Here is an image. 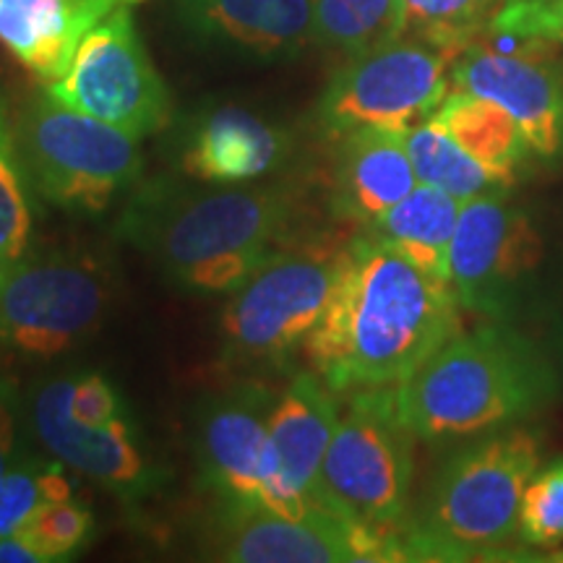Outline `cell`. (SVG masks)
<instances>
[{
    "label": "cell",
    "instance_id": "20",
    "mask_svg": "<svg viewBox=\"0 0 563 563\" xmlns=\"http://www.w3.org/2000/svg\"><path fill=\"white\" fill-rule=\"evenodd\" d=\"M141 0H0V45L42 84L66 76L81 40L121 5Z\"/></svg>",
    "mask_w": 563,
    "mask_h": 563
},
{
    "label": "cell",
    "instance_id": "10",
    "mask_svg": "<svg viewBox=\"0 0 563 563\" xmlns=\"http://www.w3.org/2000/svg\"><path fill=\"white\" fill-rule=\"evenodd\" d=\"M543 264L532 214L506 191L462 203L449 251V282L464 311L514 323L525 313Z\"/></svg>",
    "mask_w": 563,
    "mask_h": 563
},
{
    "label": "cell",
    "instance_id": "30",
    "mask_svg": "<svg viewBox=\"0 0 563 563\" xmlns=\"http://www.w3.org/2000/svg\"><path fill=\"white\" fill-rule=\"evenodd\" d=\"M563 45V0H504L485 37Z\"/></svg>",
    "mask_w": 563,
    "mask_h": 563
},
{
    "label": "cell",
    "instance_id": "9",
    "mask_svg": "<svg viewBox=\"0 0 563 563\" xmlns=\"http://www.w3.org/2000/svg\"><path fill=\"white\" fill-rule=\"evenodd\" d=\"M454 60L452 53L410 34L347 58L323 89L316 123L329 139L368 125L410 131L446 100Z\"/></svg>",
    "mask_w": 563,
    "mask_h": 563
},
{
    "label": "cell",
    "instance_id": "27",
    "mask_svg": "<svg viewBox=\"0 0 563 563\" xmlns=\"http://www.w3.org/2000/svg\"><path fill=\"white\" fill-rule=\"evenodd\" d=\"M66 464L21 454L0 475V538L19 532L40 506L74 498V485L66 475Z\"/></svg>",
    "mask_w": 563,
    "mask_h": 563
},
{
    "label": "cell",
    "instance_id": "31",
    "mask_svg": "<svg viewBox=\"0 0 563 563\" xmlns=\"http://www.w3.org/2000/svg\"><path fill=\"white\" fill-rule=\"evenodd\" d=\"M68 407L74 420H79L81 426L89 428L108 426L118 415L125 412L115 386L102 373H79V376H70Z\"/></svg>",
    "mask_w": 563,
    "mask_h": 563
},
{
    "label": "cell",
    "instance_id": "3",
    "mask_svg": "<svg viewBox=\"0 0 563 563\" xmlns=\"http://www.w3.org/2000/svg\"><path fill=\"white\" fill-rule=\"evenodd\" d=\"M548 352L509 321L456 332L397 386L415 439L449 443L522 426L559 397Z\"/></svg>",
    "mask_w": 563,
    "mask_h": 563
},
{
    "label": "cell",
    "instance_id": "1",
    "mask_svg": "<svg viewBox=\"0 0 563 563\" xmlns=\"http://www.w3.org/2000/svg\"><path fill=\"white\" fill-rule=\"evenodd\" d=\"M460 329L452 282L431 277L361 232L342 249L334 290L308 336L306 357L336 394L399 386Z\"/></svg>",
    "mask_w": 563,
    "mask_h": 563
},
{
    "label": "cell",
    "instance_id": "4",
    "mask_svg": "<svg viewBox=\"0 0 563 563\" xmlns=\"http://www.w3.org/2000/svg\"><path fill=\"white\" fill-rule=\"evenodd\" d=\"M540 464L543 439L525 422L454 449L399 534L405 561L506 559L519 543L522 498Z\"/></svg>",
    "mask_w": 563,
    "mask_h": 563
},
{
    "label": "cell",
    "instance_id": "21",
    "mask_svg": "<svg viewBox=\"0 0 563 563\" xmlns=\"http://www.w3.org/2000/svg\"><path fill=\"white\" fill-rule=\"evenodd\" d=\"M462 201L441 188L418 183L397 207L368 224L365 232L391 245L431 277L449 282V251Z\"/></svg>",
    "mask_w": 563,
    "mask_h": 563
},
{
    "label": "cell",
    "instance_id": "15",
    "mask_svg": "<svg viewBox=\"0 0 563 563\" xmlns=\"http://www.w3.org/2000/svg\"><path fill=\"white\" fill-rule=\"evenodd\" d=\"M274 397L258 384H241L209 399L196 426V460L203 488L224 506H262L274 473L269 412Z\"/></svg>",
    "mask_w": 563,
    "mask_h": 563
},
{
    "label": "cell",
    "instance_id": "34",
    "mask_svg": "<svg viewBox=\"0 0 563 563\" xmlns=\"http://www.w3.org/2000/svg\"><path fill=\"white\" fill-rule=\"evenodd\" d=\"M559 347H561V357H563V329H561V336H559Z\"/></svg>",
    "mask_w": 563,
    "mask_h": 563
},
{
    "label": "cell",
    "instance_id": "23",
    "mask_svg": "<svg viewBox=\"0 0 563 563\" xmlns=\"http://www.w3.org/2000/svg\"><path fill=\"white\" fill-rule=\"evenodd\" d=\"M405 139L418 183L441 188L462 203L509 188V183H504L496 173L483 167L475 157H470L433 118L412 125L405 133Z\"/></svg>",
    "mask_w": 563,
    "mask_h": 563
},
{
    "label": "cell",
    "instance_id": "29",
    "mask_svg": "<svg viewBox=\"0 0 563 563\" xmlns=\"http://www.w3.org/2000/svg\"><path fill=\"white\" fill-rule=\"evenodd\" d=\"M519 543L555 551L563 543V456L540 464L522 498Z\"/></svg>",
    "mask_w": 563,
    "mask_h": 563
},
{
    "label": "cell",
    "instance_id": "26",
    "mask_svg": "<svg viewBox=\"0 0 563 563\" xmlns=\"http://www.w3.org/2000/svg\"><path fill=\"white\" fill-rule=\"evenodd\" d=\"M405 34L426 40L454 58L485 37L504 0H402Z\"/></svg>",
    "mask_w": 563,
    "mask_h": 563
},
{
    "label": "cell",
    "instance_id": "25",
    "mask_svg": "<svg viewBox=\"0 0 563 563\" xmlns=\"http://www.w3.org/2000/svg\"><path fill=\"white\" fill-rule=\"evenodd\" d=\"M32 183L19 152L16 118L0 91V269L16 262L32 243Z\"/></svg>",
    "mask_w": 563,
    "mask_h": 563
},
{
    "label": "cell",
    "instance_id": "33",
    "mask_svg": "<svg viewBox=\"0 0 563 563\" xmlns=\"http://www.w3.org/2000/svg\"><path fill=\"white\" fill-rule=\"evenodd\" d=\"M0 563H45L37 548L21 532L0 538Z\"/></svg>",
    "mask_w": 563,
    "mask_h": 563
},
{
    "label": "cell",
    "instance_id": "12",
    "mask_svg": "<svg viewBox=\"0 0 563 563\" xmlns=\"http://www.w3.org/2000/svg\"><path fill=\"white\" fill-rule=\"evenodd\" d=\"M70 376H51L30 399V420L42 446L74 473L87 475L123 501L159 490L162 473L139 439L129 412L102 428L81 426L68 407Z\"/></svg>",
    "mask_w": 563,
    "mask_h": 563
},
{
    "label": "cell",
    "instance_id": "17",
    "mask_svg": "<svg viewBox=\"0 0 563 563\" xmlns=\"http://www.w3.org/2000/svg\"><path fill=\"white\" fill-rule=\"evenodd\" d=\"M186 32L256 60L295 58L316 42L313 0H170Z\"/></svg>",
    "mask_w": 563,
    "mask_h": 563
},
{
    "label": "cell",
    "instance_id": "16",
    "mask_svg": "<svg viewBox=\"0 0 563 563\" xmlns=\"http://www.w3.org/2000/svg\"><path fill=\"white\" fill-rule=\"evenodd\" d=\"M336 391L316 373H298L274 399L269 412V443L274 475L264 490L262 509L300 519L319 504L323 456L340 422Z\"/></svg>",
    "mask_w": 563,
    "mask_h": 563
},
{
    "label": "cell",
    "instance_id": "19",
    "mask_svg": "<svg viewBox=\"0 0 563 563\" xmlns=\"http://www.w3.org/2000/svg\"><path fill=\"white\" fill-rule=\"evenodd\" d=\"M405 133L368 125L336 139L329 196L336 220L368 228L418 186Z\"/></svg>",
    "mask_w": 563,
    "mask_h": 563
},
{
    "label": "cell",
    "instance_id": "6",
    "mask_svg": "<svg viewBox=\"0 0 563 563\" xmlns=\"http://www.w3.org/2000/svg\"><path fill=\"white\" fill-rule=\"evenodd\" d=\"M19 152L40 199L97 214L141 180L136 139L55 102L45 89L16 115Z\"/></svg>",
    "mask_w": 563,
    "mask_h": 563
},
{
    "label": "cell",
    "instance_id": "24",
    "mask_svg": "<svg viewBox=\"0 0 563 563\" xmlns=\"http://www.w3.org/2000/svg\"><path fill=\"white\" fill-rule=\"evenodd\" d=\"M316 42L329 51L363 55L405 34L402 0H313Z\"/></svg>",
    "mask_w": 563,
    "mask_h": 563
},
{
    "label": "cell",
    "instance_id": "28",
    "mask_svg": "<svg viewBox=\"0 0 563 563\" xmlns=\"http://www.w3.org/2000/svg\"><path fill=\"white\" fill-rule=\"evenodd\" d=\"M19 532L37 548L45 563L66 561L91 540L95 517H91L87 506L76 504L74 498H66V501L40 506Z\"/></svg>",
    "mask_w": 563,
    "mask_h": 563
},
{
    "label": "cell",
    "instance_id": "32",
    "mask_svg": "<svg viewBox=\"0 0 563 563\" xmlns=\"http://www.w3.org/2000/svg\"><path fill=\"white\" fill-rule=\"evenodd\" d=\"M21 402L19 384L0 376V475L21 456Z\"/></svg>",
    "mask_w": 563,
    "mask_h": 563
},
{
    "label": "cell",
    "instance_id": "5",
    "mask_svg": "<svg viewBox=\"0 0 563 563\" xmlns=\"http://www.w3.org/2000/svg\"><path fill=\"white\" fill-rule=\"evenodd\" d=\"M412 443L397 386L352 391L323 456L319 504L399 545L410 519Z\"/></svg>",
    "mask_w": 563,
    "mask_h": 563
},
{
    "label": "cell",
    "instance_id": "13",
    "mask_svg": "<svg viewBox=\"0 0 563 563\" xmlns=\"http://www.w3.org/2000/svg\"><path fill=\"white\" fill-rule=\"evenodd\" d=\"M545 42L477 40L456 55L452 87L485 97L509 112L530 141L534 157H563V74L540 53Z\"/></svg>",
    "mask_w": 563,
    "mask_h": 563
},
{
    "label": "cell",
    "instance_id": "18",
    "mask_svg": "<svg viewBox=\"0 0 563 563\" xmlns=\"http://www.w3.org/2000/svg\"><path fill=\"white\" fill-rule=\"evenodd\" d=\"M180 170L207 186H241L277 173L290 157V136L249 110L203 112L183 141Z\"/></svg>",
    "mask_w": 563,
    "mask_h": 563
},
{
    "label": "cell",
    "instance_id": "14",
    "mask_svg": "<svg viewBox=\"0 0 563 563\" xmlns=\"http://www.w3.org/2000/svg\"><path fill=\"white\" fill-rule=\"evenodd\" d=\"M220 555L235 563L405 561L397 543L329 509L300 519L262 506H224Z\"/></svg>",
    "mask_w": 563,
    "mask_h": 563
},
{
    "label": "cell",
    "instance_id": "8",
    "mask_svg": "<svg viewBox=\"0 0 563 563\" xmlns=\"http://www.w3.org/2000/svg\"><path fill=\"white\" fill-rule=\"evenodd\" d=\"M108 277L76 251H26L0 269V355L55 357L97 332Z\"/></svg>",
    "mask_w": 563,
    "mask_h": 563
},
{
    "label": "cell",
    "instance_id": "2",
    "mask_svg": "<svg viewBox=\"0 0 563 563\" xmlns=\"http://www.w3.org/2000/svg\"><path fill=\"white\" fill-rule=\"evenodd\" d=\"M298 194L287 183L183 186L144 183L125 203L118 235L144 251L178 290L235 292L290 238Z\"/></svg>",
    "mask_w": 563,
    "mask_h": 563
},
{
    "label": "cell",
    "instance_id": "11",
    "mask_svg": "<svg viewBox=\"0 0 563 563\" xmlns=\"http://www.w3.org/2000/svg\"><path fill=\"white\" fill-rule=\"evenodd\" d=\"M133 5H121L81 40L66 76L45 84L55 102L115 125L133 139L165 131L173 100L136 32Z\"/></svg>",
    "mask_w": 563,
    "mask_h": 563
},
{
    "label": "cell",
    "instance_id": "22",
    "mask_svg": "<svg viewBox=\"0 0 563 563\" xmlns=\"http://www.w3.org/2000/svg\"><path fill=\"white\" fill-rule=\"evenodd\" d=\"M431 118L470 157H475L509 186L534 157L519 123L501 104L485 100V97L454 89L449 91L446 100L439 104Z\"/></svg>",
    "mask_w": 563,
    "mask_h": 563
},
{
    "label": "cell",
    "instance_id": "7",
    "mask_svg": "<svg viewBox=\"0 0 563 563\" xmlns=\"http://www.w3.org/2000/svg\"><path fill=\"white\" fill-rule=\"evenodd\" d=\"M342 249L287 243L232 292L222 313V357L232 368H285L306 347L334 290Z\"/></svg>",
    "mask_w": 563,
    "mask_h": 563
}]
</instances>
